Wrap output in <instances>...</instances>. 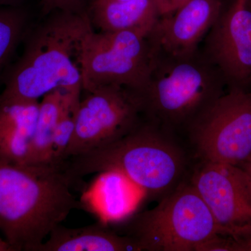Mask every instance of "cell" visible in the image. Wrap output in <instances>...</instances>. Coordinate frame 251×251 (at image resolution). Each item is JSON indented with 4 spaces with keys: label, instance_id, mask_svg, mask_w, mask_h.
I'll return each mask as SVG.
<instances>
[{
    "label": "cell",
    "instance_id": "3",
    "mask_svg": "<svg viewBox=\"0 0 251 251\" xmlns=\"http://www.w3.org/2000/svg\"><path fill=\"white\" fill-rule=\"evenodd\" d=\"M92 25L82 13L55 11L29 34L0 97L39 100L56 89L82 92L80 41Z\"/></svg>",
    "mask_w": 251,
    "mask_h": 251
},
{
    "label": "cell",
    "instance_id": "10",
    "mask_svg": "<svg viewBox=\"0 0 251 251\" xmlns=\"http://www.w3.org/2000/svg\"><path fill=\"white\" fill-rule=\"evenodd\" d=\"M203 41V53L217 68L229 90H245L251 83L249 0H236L227 11H223Z\"/></svg>",
    "mask_w": 251,
    "mask_h": 251
},
{
    "label": "cell",
    "instance_id": "19",
    "mask_svg": "<svg viewBox=\"0 0 251 251\" xmlns=\"http://www.w3.org/2000/svg\"><path fill=\"white\" fill-rule=\"evenodd\" d=\"M83 0H41L46 14L53 11L80 13Z\"/></svg>",
    "mask_w": 251,
    "mask_h": 251
},
{
    "label": "cell",
    "instance_id": "25",
    "mask_svg": "<svg viewBox=\"0 0 251 251\" xmlns=\"http://www.w3.org/2000/svg\"><path fill=\"white\" fill-rule=\"evenodd\" d=\"M21 0H0L1 6H16Z\"/></svg>",
    "mask_w": 251,
    "mask_h": 251
},
{
    "label": "cell",
    "instance_id": "15",
    "mask_svg": "<svg viewBox=\"0 0 251 251\" xmlns=\"http://www.w3.org/2000/svg\"><path fill=\"white\" fill-rule=\"evenodd\" d=\"M81 92L56 89L46 94L39 102V115L34 141L32 163H49L50 148L56 126L69 105L80 100Z\"/></svg>",
    "mask_w": 251,
    "mask_h": 251
},
{
    "label": "cell",
    "instance_id": "17",
    "mask_svg": "<svg viewBox=\"0 0 251 251\" xmlns=\"http://www.w3.org/2000/svg\"><path fill=\"white\" fill-rule=\"evenodd\" d=\"M80 99L68 105L56 126L50 148L49 164L62 166L66 161V153L75 130V114Z\"/></svg>",
    "mask_w": 251,
    "mask_h": 251
},
{
    "label": "cell",
    "instance_id": "7",
    "mask_svg": "<svg viewBox=\"0 0 251 251\" xmlns=\"http://www.w3.org/2000/svg\"><path fill=\"white\" fill-rule=\"evenodd\" d=\"M186 131L200 161L240 166L251 157V92L229 90Z\"/></svg>",
    "mask_w": 251,
    "mask_h": 251
},
{
    "label": "cell",
    "instance_id": "24",
    "mask_svg": "<svg viewBox=\"0 0 251 251\" xmlns=\"http://www.w3.org/2000/svg\"><path fill=\"white\" fill-rule=\"evenodd\" d=\"M0 251H14L7 242L0 236Z\"/></svg>",
    "mask_w": 251,
    "mask_h": 251
},
{
    "label": "cell",
    "instance_id": "22",
    "mask_svg": "<svg viewBox=\"0 0 251 251\" xmlns=\"http://www.w3.org/2000/svg\"><path fill=\"white\" fill-rule=\"evenodd\" d=\"M187 1L188 0H170V11L168 14L173 13Z\"/></svg>",
    "mask_w": 251,
    "mask_h": 251
},
{
    "label": "cell",
    "instance_id": "14",
    "mask_svg": "<svg viewBox=\"0 0 251 251\" xmlns=\"http://www.w3.org/2000/svg\"><path fill=\"white\" fill-rule=\"evenodd\" d=\"M160 16L155 0H95L90 19L100 31H138L149 34Z\"/></svg>",
    "mask_w": 251,
    "mask_h": 251
},
{
    "label": "cell",
    "instance_id": "5",
    "mask_svg": "<svg viewBox=\"0 0 251 251\" xmlns=\"http://www.w3.org/2000/svg\"><path fill=\"white\" fill-rule=\"evenodd\" d=\"M122 229L140 251H196L213 236L224 235L189 179L153 209L130 216Z\"/></svg>",
    "mask_w": 251,
    "mask_h": 251
},
{
    "label": "cell",
    "instance_id": "26",
    "mask_svg": "<svg viewBox=\"0 0 251 251\" xmlns=\"http://www.w3.org/2000/svg\"><path fill=\"white\" fill-rule=\"evenodd\" d=\"M107 1H127V0H107Z\"/></svg>",
    "mask_w": 251,
    "mask_h": 251
},
{
    "label": "cell",
    "instance_id": "4",
    "mask_svg": "<svg viewBox=\"0 0 251 251\" xmlns=\"http://www.w3.org/2000/svg\"><path fill=\"white\" fill-rule=\"evenodd\" d=\"M152 54L146 85L137 92L143 116L176 134L224 95L226 84L201 48L187 55Z\"/></svg>",
    "mask_w": 251,
    "mask_h": 251
},
{
    "label": "cell",
    "instance_id": "18",
    "mask_svg": "<svg viewBox=\"0 0 251 251\" xmlns=\"http://www.w3.org/2000/svg\"><path fill=\"white\" fill-rule=\"evenodd\" d=\"M196 251H239V248L233 238L217 234L202 243Z\"/></svg>",
    "mask_w": 251,
    "mask_h": 251
},
{
    "label": "cell",
    "instance_id": "27",
    "mask_svg": "<svg viewBox=\"0 0 251 251\" xmlns=\"http://www.w3.org/2000/svg\"><path fill=\"white\" fill-rule=\"evenodd\" d=\"M249 2H250V3H251V0H249Z\"/></svg>",
    "mask_w": 251,
    "mask_h": 251
},
{
    "label": "cell",
    "instance_id": "20",
    "mask_svg": "<svg viewBox=\"0 0 251 251\" xmlns=\"http://www.w3.org/2000/svg\"><path fill=\"white\" fill-rule=\"evenodd\" d=\"M239 251H251V231L237 241Z\"/></svg>",
    "mask_w": 251,
    "mask_h": 251
},
{
    "label": "cell",
    "instance_id": "16",
    "mask_svg": "<svg viewBox=\"0 0 251 251\" xmlns=\"http://www.w3.org/2000/svg\"><path fill=\"white\" fill-rule=\"evenodd\" d=\"M27 15L17 6L0 7V72L26 34Z\"/></svg>",
    "mask_w": 251,
    "mask_h": 251
},
{
    "label": "cell",
    "instance_id": "23",
    "mask_svg": "<svg viewBox=\"0 0 251 251\" xmlns=\"http://www.w3.org/2000/svg\"><path fill=\"white\" fill-rule=\"evenodd\" d=\"M247 173L248 176H249V182H250V186L251 188V157L248 161L244 162L242 165L239 166Z\"/></svg>",
    "mask_w": 251,
    "mask_h": 251
},
{
    "label": "cell",
    "instance_id": "13",
    "mask_svg": "<svg viewBox=\"0 0 251 251\" xmlns=\"http://www.w3.org/2000/svg\"><path fill=\"white\" fill-rule=\"evenodd\" d=\"M37 251H140L131 238L102 223L70 228L62 224L49 234Z\"/></svg>",
    "mask_w": 251,
    "mask_h": 251
},
{
    "label": "cell",
    "instance_id": "9",
    "mask_svg": "<svg viewBox=\"0 0 251 251\" xmlns=\"http://www.w3.org/2000/svg\"><path fill=\"white\" fill-rule=\"evenodd\" d=\"M189 181L225 236L237 241L251 232V188L241 167L200 161Z\"/></svg>",
    "mask_w": 251,
    "mask_h": 251
},
{
    "label": "cell",
    "instance_id": "12",
    "mask_svg": "<svg viewBox=\"0 0 251 251\" xmlns=\"http://www.w3.org/2000/svg\"><path fill=\"white\" fill-rule=\"evenodd\" d=\"M39 100L0 97V161L25 166L33 164Z\"/></svg>",
    "mask_w": 251,
    "mask_h": 251
},
{
    "label": "cell",
    "instance_id": "2",
    "mask_svg": "<svg viewBox=\"0 0 251 251\" xmlns=\"http://www.w3.org/2000/svg\"><path fill=\"white\" fill-rule=\"evenodd\" d=\"M73 181L63 166L0 161V232L14 251H37L74 209Z\"/></svg>",
    "mask_w": 251,
    "mask_h": 251
},
{
    "label": "cell",
    "instance_id": "21",
    "mask_svg": "<svg viewBox=\"0 0 251 251\" xmlns=\"http://www.w3.org/2000/svg\"><path fill=\"white\" fill-rule=\"evenodd\" d=\"M155 1L158 4L161 16L169 14L170 0H155Z\"/></svg>",
    "mask_w": 251,
    "mask_h": 251
},
{
    "label": "cell",
    "instance_id": "1",
    "mask_svg": "<svg viewBox=\"0 0 251 251\" xmlns=\"http://www.w3.org/2000/svg\"><path fill=\"white\" fill-rule=\"evenodd\" d=\"M63 168L74 181L94 173H117L160 200L191 173L190 153L175 133L144 117L120 139L71 157Z\"/></svg>",
    "mask_w": 251,
    "mask_h": 251
},
{
    "label": "cell",
    "instance_id": "8",
    "mask_svg": "<svg viewBox=\"0 0 251 251\" xmlns=\"http://www.w3.org/2000/svg\"><path fill=\"white\" fill-rule=\"evenodd\" d=\"M85 92L77 107L75 130L66 161L120 139L143 119L136 91L108 85Z\"/></svg>",
    "mask_w": 251,
    "mask_h": 251
},
{
    "label": "cell",
    "instance_id": "11",
    "mask_svg": "<svg viewBox=\"0 0 251 251\" xmlns=\"http://www.w3.org/2000/svg\"><path fill=\"white\" fill-rule=\"evenodd\" d=\"M223 11L221 0H188L171 14L160 16L148 35L150 47L168 55L193 53Z\"/></svg>",
    "mask_w": 251,
    "mask_h": 251
},
{
    "label": "cell",
    "instance_id": "6",
    "mask_svg": "<svg viewBox=\"0 0 251 251\" xmlns=\"http://www.w3.org/2000/svg\"><path fill=\"white\" fill-rule=\"evenodd\" d=\"M148 35L138 31L95 32L91 25L81 39L77 57L82 91L108 85L143 90L153 57Z\"/></svg>",
    "mask_w": 251,
    "mask_h": 251
}]
</instances>
